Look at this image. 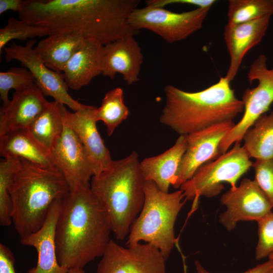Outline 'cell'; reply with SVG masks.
Instances as JSON below:
<instances>
[{
  "instance_id": "603a6c76",
  "label": "cell",
  "mask_w": 273,
  "mask_h": 273,
  "mask_svg": "<svg viewBox=\"0 0 273 273\" xmlns=\"http://www.w3.org/2000/svg\"><path fill=\"white\" fill-rule=\"evenodd\" d=\"M85 39L72 32L52 33L40 40L34 50L49 68L61 73Z\"/></svg>"
},
{
  "instance_id": "7a4b0ae2",
  "label": "cell",
  "mask_w": 273,
  "mask_h": 273,
  "mask_svg": "<svg viewBox=\"0 0 273 273\" xmlns=\"http://www.w3.org/2000/svg\"><path fill=\"white\" fill-rule=\"evenodd\" d=\"M111 232L108 216L90 185L70 191L61 201L56 226L59 264L68 270L83 268L103 255Z\"/></svg>"
},
{
  "instance_id": "d590c367",
  "label": "cell",
  "mask_w": 273,
  "mask_h": 273,
  "mask_svg": "<svg viewBox=\"0 0 273 273\" xmlns=\"http://www.w3.org/2000/svg\"><path fill=\"white\" fill-rule=\"evenodd\" d=\"M29 0H0V14L8 11L20 12Z\"/></svg>"
},
{
  "instance_id": "4fadbf2b",
  "label": "cell",
  "mask_w": 273,
  "mask_h": 273,
  "mask_svg": "<svg viewBox=\"0 0 273 273\" xmlns=\"http://www.w3.org/2000/svg\"><path fill=\"white\" fill-rule=\"evenodd\" d=\"M235 125L233 121L225 122L186 135L187 147L172 185L174 188H180L202 165L221 155V141Z\"/></svg>"
},
{
  "instance_id": "9a60e30c",
  "label": "cell",
  "mask_w": 273,
  "mask_h": 273,
  "mask_svg": "<svg viewBox=\"0 0 273 273\" xmlns=\"http://www.w3.org/2000/svg\"><path fill=\"white\" fill-rule=\"evenodd\" d=\"M96 109L95 106L87 105L74 112L66 109L64 114L66 124L76 133L83 146L94 176L107 169L113 161L97 127Z\"/></svg>"
},
{
  "instance_id": "3957f363",
  "label": "cell",
  "mask_w": 273,
  "mask_h": 273,
  "mask_svg": "<svg viewBox=\"0 0 273 273\" xmlns=\"http://www.w3.org/2000/svg\"><path fill=\"white\" fill-rule=\"evenodd\" d=\"M166 100L161 123L180 135H188L233 120L244 111L241 100L224 77L200 91L189 92L172 85L164 88Z\"/></svg>"
},
{
  "instance_id": "30bf717a",
  "label": "cell",
  "mask_w": 273,
  "mask_h": 273,
  "mask_svg": "<svg viewBox=\"0 0 273 273\" xmlns=\"http://www.w3.org/2000/svg\"><path fill=\"white\" fill-rule=\"evenodd\" d=\"M36 39L28 40L25 46L13 42L4 50L7 62L17 60L32 74L35 82L44 96L71 108L74 112L85 108L87 105L74 99L68 93L63 73L49 68L37 54L34 48Z\"/></svg>"
},
{
  "instance_id": "8992f818",
  "label": "cell",
  "mask_w": 273,
  "mask_h": 273,
  "mask_svg": "<svg viewBox=\"0 0 273 273\" xmlns=\"http://www.w3.org/2000/svg\"><path fill=\"white\" fill-rule=\"evenodd\" d=\"M144 191V203L130 228L126 245L142 241L150 244L167 260L176 244L175 220L187 200L181 190L165 193L151 181H145Z\"/></svg>"
},
{
  "instance_id": "4dcf8cb0",
  "label": "cell",
  "mask_w": 273,
  "mask_h": 273,
  "mask_svg": "<svg viewBox=\"0 0 273 273\" xmlns=\"http://www.w3.org/2000/svg\"><path fill=\"white\" fill-rule=\"evenodd\" d=\"M258 223V242L255 258L260 260L273 252V212L267 214Z\"/></svg>"
},
{
  "instance_id": "52a82bcc",
  "label": "cell",
  "mask_w": 273,
  "mask_h": 273,
  "mask_svg": "<svg viewBox=\"0 0 273 273\" xmlns=\"http://www.w3.org/2000/svg\"><path fill=\"white\" fill-rule=\"evenodd\" d=\"M250 159L240 143H236L229 151L199 167L179 188L186 200L193 201L192 210L197 208L201 196L212 198L220 194L223 183L235 188L237 180L252 167Z\"/></svg>"
},
{
  "instance_id": "8d00e7d4",
  "label": "cell",
  "mask_w": 273,
  "mask_h": 273,
  "mask_svg": "<svg viewBox=\"0 0 273 273\" xmlns=\"http://www.w3.org/2000/svg\"><path fill=\"white\" fill-rule=\"evenodd\" d=\"M68 273H85L83 268L73 267L68 270Z\"/></svg>"
},
{
  "instance_id": "d4e9b609",
  "label": "cell",
  "mask_w": 273,
  "mask_h": 273,
  "mask_svg": "<svg viewBox=\"0 0 273 273\" xmlns=\"http://www.w3.org/2000/svg\"><path fill=\"white\" fill-rule=\"evenodd\" d=\"M243 140V147L250 158H273V111L257 119L245 132Z\"/></svg>"
},
{
  "instance_id": "e0dca14e",
  "label": "cell",
  "mask_w": 273,
  "mask_h": 273,
  "mask_svg": "<svg viewBox=\"0 0 273 273\" xmlns=\"http://www.w3.org/2000/svg\"><path fill=\"white\" fill-rule=\"evenodd\" d=\"M134 36L122 38L103 45L101 60L102 74L113 79L120 73L128 85L139 80L143 55Z\"/></svg>"
},
{
  "instance_id": "484cf974",
  "label": "cell",
  "mask_w": 273,
  "mask_h": 273,
  "mask_svg": "<svg viewBox=\"0 0 273 273\" xmlns=\"http://www.w3.org/2000/svg\"><path fill=\"white\" fill-rule=\"evenodd\" d=\"M125 105L123 89L119 87L108 91L105 95L100 107L96 111L97 121H103L108 136L112 135L116 128L129 115Z\"/></svg>"
},
{
  "instance_id": "6da1fadb",
  "label": "cell",
  "mask_w": 273,
  "mask_h": 273,
  "mask_svg": "<svg viewBox=\"0 0 273 273\" xmlns=\"http://www.w3.org/2000/svg\"><path fill=\"white\" fill-rule=\"evenodd\" d=\"M140 0H29L19 18L51 34L69 32L105 45L134 36L129 23Z\"/></svg>"
},
{
  "instance_id": "cb8c5ba5",
  "label": "cell",
  "mask_w": 273,
  "mask_h": 273,
  "mask_svg": "<svg viewBox=\"0 0 273 273\" xmlns=\"http://www.w3.org/2000/svg\"><path fill=\"white\" fill-rule=\"evenodd\" d=\"M66 109L65 105L56 101L49 102L46 108L27 129L50 151L62 133Z\"/></svg>"
},
{
  "instance_id": "f35d334b",
  "label": "cell",
  "mask_w": 273,
  "mask_h": 273,
  "mask_svg": "<svg viewBox=\"0 0 273 273\" xmlns=\"http://www.w3.org/2000/svg\"><path fill=\"white\" fill-rule=\"evenodd\" d=\"M184 270H185V273H186V267L185 265H184Z\"/></svg>"
},
{
  "instance_id": "74e56055",
  "label": "cell",
  "mask_w": 273,
  "mask_h": 273,
  "mask_svg": "<svg viewBox=\"0 0 273 273\" xmlns=\"http://www.w3.org/2000/svg\"><path fill=\"white\" fill-rule=\"evenodd\" d=\"M268 259H272L273 260V252L272 253H271L269 255H268Z\"/></svg>"
},
{
  "instance_id": "836d02e7",
  "label": "cell",
  "mask_w": 273,
  "mask_h": 273,
  "mask_svg": "<svg viewBox=\"0 0 273 273\" xmlns=\"http://www.w3.org/2000/svg\"><path fill=\"white\" fill-rule=\"evenodd\" d=\"M0 273H16L14 256L9 247L0 244Z\"/></svg>"
},
{
  "instance_id": "7402d4cb",
  "label": "cell",
  "mask_w": 273,
  "mask_h": 273,
  "mask_svg": "<svg viewBox=\"0 0 273 273\" xmlns=\"http://www.w3.org/2000/svg\"><path fill=\"white\" fill-rule=\"evenodd\" d=\"M0 154L3 158H19L34 164L58 168L51 152L27 129H20L0 135Z\"/></svg>"
},
{
  "instance_id": "7c38bea8",
  "label": "cell",
  "mask_w": 273,
  "mask_h": 273,
  "mask_svg": "<svg viewBox=\"0 0 273 273\" xmlns=\"http://www.w3.org/2000/svg\"><path fill=\"white\" fill-rule=\"evenodd\" d=\"M220 201L226 210L219 216V222L228 231L241 220L258 221L273 207L256 181L247 178L223 194Z\"/></svg>"
},
{
  "instance_id": "277c9868",
  "label": "cell",
  "mask_w": 273,
  "mask_h": 273,
  "mask_svg": "<svg viewBox=\"0 0 273 273\" xmlns=\"http://www.w3.org/2000/svg\"><path fill=\"white\" fill-rule=\"evenodd\" d=\"M9 188L12 218L21 238L38 230L52 205L70 192L59 168L39 165L20 158Z\"/></svg>"
},
{
  "instance_id": "83f0119b",
  "label": "cell",
  "mask_w": 273,
  "mask_h": 273,
  "mask_svg": "<svg viewBox=\"0 0 273 273\" xmlns=\"http://www.w3.org/2000/svg\"><path fill=\"white\" fill-rule=\"evenodd\" d=\"M20 158L1 160L0 162V224L8 226L12 223V205L9 192L13 176L19 166Z\"/></svg>"
},
{
  "instance_id": "44dd1931",
  "label": "cell",
  "mask_w": 273,
  "mask_h": 273,
  "mask_svg": "<svg viewBox=\"0 0 273 273\" xmlns=\"http://www.w3.org/2000/svg\"><path fill=\"white\" fill-rule=\"evenodd\" d=\"M103 46L96 40L85 39L84 43L67 63L63 70L68 87L78 90L102 74L101 60Z\"/></svg>"
},
{
  "instance_id": "ac0fdd59",
  "label": "cell",
  "mask_w": 273,
  "mask_h": 273,
  "mask_svg": "<svg viewBox=\"0 0 273 273\" xmlns=\"http://www.w3.org/2000/svg\"><path fill=\"white\" fill-rule=\"evenodd\" d=\"M62 200L56 201L51 207L47 218L37 231L20 238L22 245L32 246L37 253L35 267L27 273H68V269L60 266L55 242L56 223Z\"/></svg>"
},
{
  "instance_id": "ffe728a7",
  "label": "cell",
  "mask_w": 273,
  "mask_h": 273,
  "mask_svg": "<svg viewBox=\"0 0 273 273\" xmlns=\"http://www.w3.org/2000/svg\"><path fill=\"white\" fill-rule=\"evenodd\" d=\"M187 147L186 135H180L174 144L162 153L147 157L140 162V168L145 180L153 181L157 187L168 193Z\"/></svg>"
},
{
  "instance_id": "5bb4252c",
  "label": "cell",
  "mask_w": 273,
  "mask_h": 273,
  "mask_svg": "<svg viewBox=\"0 0 273 273\" xmlns=\"http://www.w3.org/2000/svg\"><path fill=\"white\" fill-rule=\"evenodd\" d=\"M51 152L70 191L90 185L89 181L94 175L93 168L82 144L76 133L66 124L65 117L62 133Z\"/></svg>"
},
{
  "instance_id": "2e32d148",
  "label": "cell",
  "mask_w": 273,
  "mask_h": 273,
  "mask_svg": "<svg viewBox=\"0 0 273 273\" xmlns=\"http://www.w3.org/2000/svg\"><path fill=\"white\" fill-rule=\"evenodd\" d=\"M49 103L35 82L15 90L9 104L1 109L0 135L28 129Z\"/></svg>"
},
{
  "instance_id": "d6986e66",
  "label": "cell",
  "mask_w": 273,
  "mask_h": 273,
  "mask_svg": "<svg viewBox=\"0 0 273 273\" xmlns=\"http://www.w3.org/2000/svg\"><path fill=\"white\" fill-rule=\"evenodd\" d=\"M271 16L235 25L226 24L224 39L230 56V65L224 77L229 81L235 78L247 52L263 39Z\"/></svg>"
},
{
  "instance_id": "5b68a950",
  "label": "cell",
  "mask_w": 273,
  "mask_h": 273,
  "mask_svg": "<svg viewBox=\"0 0 273 273\" xmlns=\"http://www.w3.org/2000/svg\"><path fill=\"white\" fill-rule=\"evenodd\" d=\"M145 181L139 155L134 151L124 158L113 160L107 169L91 179L90 189L105 209L117 240L128 236L142 210Z\"/></svg>"
},
{
  "instance_id": "4316f807",
  "label": "cell",
  "mask_w": 273,
  "mask_h": 273,
  "mask_svg": "<svg viewBox=\"0 0 273 273\" xmlns=\"http://www.w3.org/2000/svg\"><path fill=\"white\" fill-rule=\"evenodd\" d=\"M273 15V0H230L228 24L235 25Z\"/></svg>"
},
{
  "instance_id": "d6a6232c",
  "label": "cell",
  "mask_w": 273,
  "mask_h": 273,
  "mask_svg": "<svg viewBox=\"0 0 273 273\" xmlns=\"http://www.w3.org/2000/svg\"><path fill=\"white\" fill-rule=\"evenodd\" d=\"M215 0H149L146 1L147 6L162 7L170 4H186L193 5L197 8H211L216 3Z\"/></svg>"
},
{
  "instance_id": "f1b7e54d",
  "label": "cell",
  "mask_w": 273,
  "mask_h": 273,
  "mask_svg": "<svg viewBox=\"0 0 273 273\" xmlns=\"http://www.w3.org/2000/svg\"><path fill=\"white\" fill-rule=\"evenodd\" d=\"M51 34L45 28L31 25L20 19L10 17L7 23L0 29V53L11 40H26Z\"/></svg>"
},
{
  "instance_id": "9c48e42d",
  "label": "cell",
  "mask_w": 273,
  "mask_h": 273,
  "mask_svg": "<svg viewBox=\"0 0 273 273\" xmlns=\"http://www.w3.org/2000/svg\"><path fill=\"white\" fill-rule=\"evenodd\" d=\"M210 8L175 13L162 7L146 6L131 13L129 23L134 30L147 29L168 43L184 39L201 29Z\"/></svg>"
},
{
  "instance_id": "e575fe53",
  "label": "cell",
  "mask_w": 273,
  "mask_h": 273,
  "mask_svg": "<svg viewBox=\"0 0 273 273\" xmlns=\"http://www.w3.org/2000/svg\"><path fill=\"white\" fill-rule=\"evenodd\" d=\"M195 265L197 273H211L205 269L198 260H195ZM243 273H273V260H268L257 265Z\"/></svg>"
},
{
  "instance_id": "f546056e",
  "label": "cell",
  "mask_w": 273,
  "mask_h": 273,
  "mask_svg": "<svg viewBox=\"0 0 273 273\" xmlns=\"http://www.w3.org/2000/svg\"><path fill=\"white\" fill-rule=\"evenodd\" d=\"M35 83L31 72L26 68L13 67L6 71L0 72V97L3 106L10 102L8 94L12 89L17 90Z\"/></svg>"
},
{
  "instance_id": "ba28073f",
  "label": "cell",
  "mask_w": 273,
  "mask_h": 273,
  "mask_svg": "<svg viewBox=\"0 0 273 273\" xmlns=\"http://www.w3.org/2000/svg\"><path fill=\"white\" fill-rule=\"evenodd\" d=\"M247 79L250 83L257 80V85L244 92L241 100L243 115L221 141L219 148L220 155L227 152L232 144L240 143L247 129L269 110L273 103V67L268 68L267 58L264 54L259 55L251 63Z\"/></svg>"
},
{
  "instance_id": "1f68e13d",
  "label": "cell",
  "mask_w": 273,
  "mask_h": 273,
  "mask_svg": "<svg viewBox=\"0 0 273 273\" xmlns=\"http://www.w3.org/2000/svg\"><path fill=\"white\" fill-rule=\"evenodd\" d=\"M255 179L273 206V158L256 160L252 164Z\"/></svg>"
},
{
  "instance_id": "8fae6325",
  "label": "cell",
  "mask_w": 273,
  "mask_h": 273,
  "mask_svg": "<svg viewBox=\"0 0 273 273\" xmlns=\"http://www.w3.org/2000/svg\"><path fill=\"white\" fill-rule=\"evenodd\" d=\"M102 257L97 273H166V259L149 243L125 247L111 239Z\"/></svg>"
}]
</instances>
